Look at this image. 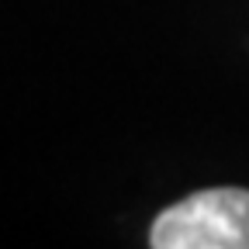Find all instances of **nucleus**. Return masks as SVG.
<instances>
[{"label": "nucleus", "instance_id": "f257e3e1", "mask_svg": "<svg viewBox=\"0 0 249 249\" xmlns=\"http://www.w3.org/2000/svg\"><path fill=\"white\" fill-rule=\"evenodd\" d=\"M152 249H249V191L208 187L156 214Z\"/></svg>", "mask_w": 249, "mask_h": 249}]
</instances>
